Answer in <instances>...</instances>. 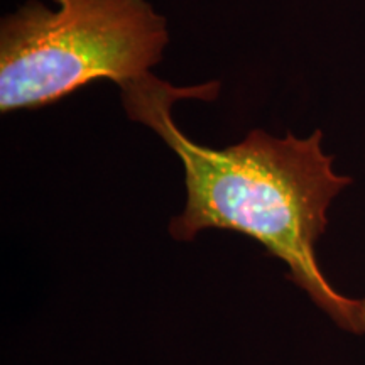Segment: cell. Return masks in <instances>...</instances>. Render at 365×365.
Returning <instances> with one entry per match:
<instances>
[{
  "mask_svg": "<svg viewBox=\"0 0 365 365\" xmlns=\"http://www.w3.org/2000/svg\"><path fill=\"white\" fill-rule=\"evenodd\" d=\"M120 91L127 117L156 132L185 171L186 203L168 227L173 239L191 242L205 230L247 235L286 264L287 279L335 325L365 333L364 299L339 293L317 259L328 210L354 181L335 171L322 129L307 137L254 129L240 143L215 149L190 139L173 118V107L181 100L217 98L220 81L181 88L149 73Z\"/></svg>",
  "mask_w": 365,
  "mask_h": 365,
  "instance_id": "1",
  "label": "cell"
},
{
  "mask_svg": "<svg viewBox=\"0 0 365 365\" xmlns=\"http://www.w3.org/2000/svg\"><path fill=\"white\" fill-rule=\"evenodd\" d=\"M39 0L0 21V112L38 110L95 81L144 78L170 43L148 0Z\"/></svg>",
  "mask_w": 365,
  "mask_h": 365,
  "instance_id": "2",
  "label": "cell"
},
{
  "mask_svg": "<svg viewBox=\"0 0 365 365\" xmlns=\"http://www.w3.org/2000/svg\"><path fill=\"white\" fill-rule=\"evenodd\" d=\"M364 322H365V299H364Z\"/></svg>",
  "mask_w": 365,
  "mask_h": 365,
  "instance_id": "3",
  "label": "cell"
}]
</instances>
